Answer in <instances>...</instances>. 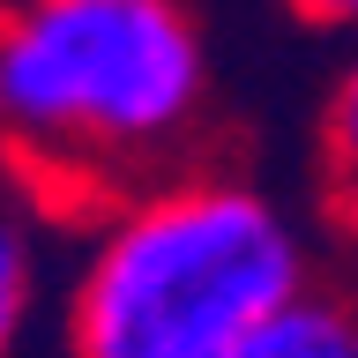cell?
<instances>
[{
	"label": "cell",
	"mask_w": 358,
	"mask_h": 358,
	"mask_svg": "<svg viewBox=\"0 0 358 358\" xmlns=\"http://www.w3.org/2000/svg\"><path fill=\"white\" fill-rule=\"evenodd\" d=\"M321 231H329V268L358 291V172L321 187Z\"/></svg>",
	"instance_id": "obj_6"
},
{
	"label": "cell",
	"mask_w": 358,
	"mask_h": 358,
	"mask_svg": "<svg viewBox=\"0 0 358 358\" xmlns=\"http://www.w3.org/2000/svg\"><path fill=\"white\" fill-rule=\"evenodd\" d=\"M67 239H75V209L22 157L0 150V358H22L30 336L52 321Z\"/></svg>",
	"instance_id": "obj_3"
},
{
	"label": "cell",
	"mask_w": 358,
	"mask_h": 358,
	"mask_svg": "<svg viewBox=\"0 0 358 358\" xmlns=\"http://www.w3.org/2000/svg\"><path fill=\"white\" fill-rule=\"evenodd\" d=\"M313 157H321V179H351L358 172V38H343V60H336L329 83H321Z\"/></svg>",
	"instance_id": "obj_5"
},
{
	"label": "cell",
	"mask_w": 358,
	"mask_h": 358,
	"mask_svg": "<svg viewBox=\"0 0 358 358\" xmlns=\"http://www.w3.org/2000/svg\"><path fill=\"white\" fill-rule=\"evenodd\" d=\"M231 358H358V291L329 276L313 299H299L284 321H268Z\"/></svg>",
	"instance_id": "obj_4"
},
{
	"label": "cell",
	"mask_w": 358,
	"mask_h": 358,
	"mask_svg": "<svg viewBox=\"0 0 358 358\" xmlns=\"http://www.w3.org/2000/svg\"><path fill=\"white\" fill-rule=\"evenodd\" d=\"M0 150L67 209L224 150L201 0H0Z\"/></svg>",
	"instance_id": "obj_2"
},
{
	"label": "cell",
	"mask_w": 358,
	"mask_h": 358,
	"mask_svg": "<svg viewBox=\"0 0 358 358\" xmlns=\"http://www.w3.org/2000/svg\"><path fill=\"white\" fill-rule=\"evenodd\" d=\"M329 276L321 209L209 150L75 209L52 343L60 358H231Z\"/></svg>",
	"instance_id": "obj_1"
},
{
	"label": "cell",
	"mask_w": 358,
	"mask_h": 358,
	"mask_svg": "<svg viewBox=\"0 0 358 358\" xmlns=\"http://www.w3.org/2000/svg\"><path fill=\"white\" fill-rule=\"evenodd\" d=\"M276 8L321 38H358V0H276Z\"/></svg>",
	"instance_id": "obj_7"
}]
</instances>
